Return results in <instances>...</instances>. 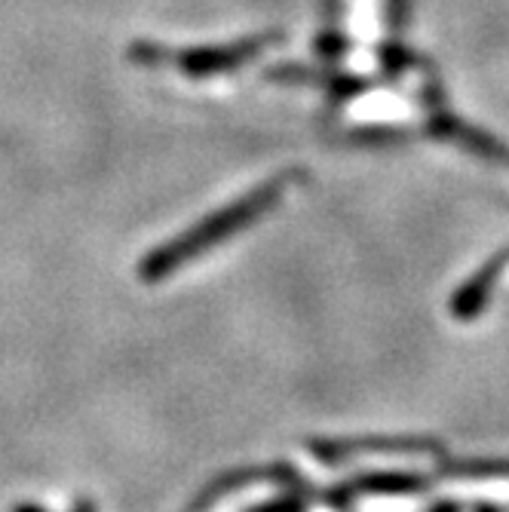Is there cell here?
I'll return each mask as SVG.
<instances>
[{
  "instance_id": "cell-1",
  "label": "cell",
  "mask_w": 509,
  "mask_h": 512,
  "mask_svg": "<svg viewBox=\"0 0 509 512\" xmlns=\"http://www.w3.org/2000/svg\"><path fill=\"white\" fill-rule=\"evenodd\" d=\"M289 181H292L289 175H280V178L261 184V188H255L243 200L230 203L221 212L203 218L194 230H188V234H181L172 243L160 246L157 252H151L142 261V279H145V283H160V279L172 276L181 264L194 261L197 255H203L215 243L227 240L230 234H237V230H243L249 221H255L258 215H264L267 209L276 206V200H280L283 191L289 188Z\"/></svg>"
},
{
  "instance_id": "cell-6",
  "label": "cell",
  "mask_w": 509,
  "mask_h": 512,
  "mask_svg": "<svg viewBox=\"0 0 509 512\" xmlns=\"http://www.w3.org/2000/svg\"><path fill=\"white\" fill-rule=\"evenodd\" d=\"M344 46H347V43H344L341 37H322V40H319L322 56H338V53L344 50Z\"/></svg>"
},
{
  "instance_id": "cell-2",
  "label": "cell",
  "mask_w": 509,
  "mask_h": 512,
  "mask_svg": "<svg viewBox=\"0 0 509 512\" xmlns=\"http://www.w3.org/2000/svg\"><path fill=\"white\" fill-rule=\"evenodd\" d=\"M280 34H258V37H246L240 43H227V46H203V50H184L175 56L178 68L188 71L194 77H206V74H218V71H230L249 59H255L264 46H270Z\"/></svg>"
},
{
  "instance_id": "cell-5",
  "label": "cell",
  "mask_w": 509,
  "mask_h": 512,
  "mask_svg": "<svg viewBox=\"0 0 509 512\" xmlns=\"http://www.w3.org/2000/svg\"><path fill=\"white\" fill-rule=\"evenodd\" d=\"M295 74H301V77H292V80H307V83H316V86H326V89H332L335 96H350V92H359V89H365V83L362 80H356V77H347V74H316V71H301V68H292Z\"/></svg>"
},
{
  "instance_id": "cell-4",
  "label": "cell",
  "mask_w": 509,
  "mask_h": 512,
  "mask_svg": "<svg viewBox=\"0 0 509 512\" xmlns=\"http://www.w3.org/2000/svg\"><path fill=\"white\" fill-rule=\"evenodd\" d=\"M430 129H433L436 135L451 138V142H460L467 151H473V154H479V157L500 160V163H506V160H509V151H506V148H500L491 135H485V132H479V129L467 126L464 120L451 117L448 111H439V114L430 120Z\"/></svg>"
},
{
  "instance_id": "cell-7",
  "label": "cell",
  "mask_w": 509,
  "mask_h": 512,
  "mask_svg": "<svg viewBox=\"0 0 509 512\" xmlns=\"http://www.w3.org/2000/svg\"><path fill=\"white\" fill-rule=\"evenodd\" d=\"M22 512H34V509H22Z\"/></svg>"
},
{
  "instance_id": "cell-3",
  "label": "cell",
  "mask_w": 509,
  "mask_h": 512,
  "mask_svg": "<svg viewBox=\"0 0 509 512\" xmlns=\"http://www.w3.org/2000/svg\"><path fill=\"white\" fill-rule=\"evenodd\" d=\"M503 270H509V255H497L491 264H485V267L470 279V283L454 295L451 313H454L457 319H473V316H479V310L488 304V295H491V289L497 286V279H500Z\"/></svg>"
}]
</instances>
